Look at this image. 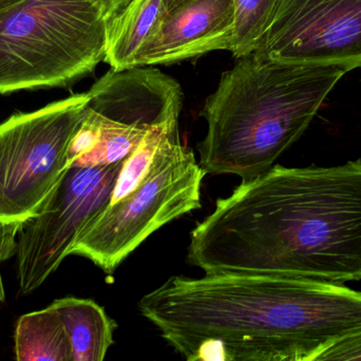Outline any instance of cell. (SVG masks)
Returning <instances> with one entry per match:
<instances>
[{"mask_svg":"<svg viewBox=\"0 0 361 361\" xmlns=\"http://www.w3.org/2000/svg\"><path fill=\"white\" fill-rule=\"evenodd\" d=\"M187 259L205 273L360 281L361 159L242 180L193 229Z\"/></svg>","mask_w":361,"mask_h":361,"instance_id":"cell-1","label":"cell"},{"mask_svg":"<svg viewBox=\"0 0 361 361\" xmlns=\"http://www.w3.org/2000/svg\"><path fill=\"white\" fill-rule=\"evenodd\" d=\"M137 307L189 361H316L361 331V292L305 278L175 276Z\"/></svg>","mask_w":361,"mask_h":361,"instance_id":"cell-2","label":"cell"},{"mask_svg":"<svg viewBox=\"0 0 361 361\" xmlns=\"http://www.w3.org/2000/svg\"><path fill=\"white\" fill-rule=\"evenodd\" d=\"M223 72L206 99L197 144L206 174L250 179L267 172L307 131L347 70L255 54Z\"/></svg>","mask_w":361,"mask_h":361,"instance_id":"cell-3","label":"cell"},{"mask_svg":"<svg viewBox=\"0 0 361 361\" xmlns=\"http://www.w3.org/2000/svg\"><path fill=\"white\" fill-rule=\"evenodd\" d=\"M108 23L90 0H21L0 11V95L66 87L107 50Z\"/></svg>","mask_w":361,"mask_h":361,"instance_id":"cell-4","label":"cell"},{"mask_svg":"<svg viewBox=\"0 0 361 361\" xmlns=\"http://www.w3.org/2000/svg\"><path fill=\"white\" fill-rule=\"evenodd\" d=\"M205 175L193 150L183 144L180 129L173 131L143 179L86 227L71 254L88 259L111 275L150 235L202 207Z\"/></svg>","mask_w":361,"mask_h":361,"instance_id":"cell-5","label":"cell"},{"mask_svg":"<svg viewBox=\"0 0 361 361\" xmlns=\"http://www.w3.org/2000/svg\"><path fill=\"white\" fill-rule=\"evenodd\" d=\"M89 101L68 150V167H101L126 159L148 131L179 120L182 87L149 66L111 69L87 91Z\"/></svg>","mask_w":361,"mask_h":361,"instance_id":"cell-6","label":"cell"},{"mask_svg":"<svg viewBox=\"0 0 361 361\" xmlns=\"http://www.w3.org/2000/svg\"><path fill=\"white\" fill-rule=\"evenodd\" d=\"M88 101V93H78L0 123L1 222L31 218L59 184Z\"/></svg>","mask_w":361,"mask_h":361,"instance_id":"cell-7","label":"cell"},{"mask_svg":"<svg viewBox=\"0 0 361 361\" xmlns=\"http://www.w3.org/2000/svg\"><path fill=\"white\" fill-rule=\"evenodd\" d=\"M124 160L68 167L38 211L21 223L15 252L21 295L35 292L57 271L82 231L109 206Z\"/></svg>","mask_w":361,"mask_h":361,"instance_id":"cell-8","label":"cell"},{"mask_svg":"<svg viewBox=\"0 0 361 361\" xmlns=\"http://www.w3.org/2000/svg\"><path fill=\"white\" fill-rule=\"evenodd\" d=\"M252 54L347 71L361 68V0H277Z\"/></svg>","mask_w":361,"mask_h":361,"instance_id":"cell-9","label":"cell"},{"mask_svg":"<svg viewBox=\"0 0 361 361\" xmlns=\"http://www.w3.org/2000/svg\"><path fill=\"white\" fill-rule=\"evenodd\" d=\"M233 21V0H162L158 21L137 52L135 67L229 51Z\"/></svg>","mask_w":361,"mask_h":361,"instance_id":"cell-10","label":"cell"},{"mask_svg":"<svg viewBox=\"0 0 361 361\" xmlns=\"http://www.w3.org/2000/svg\"><path fill=\"white\" fill-rule=\"evenodd\" d=\"M69 336L72 361H102L114 343L116 321L89 299L63 298L52 303Z\"/></svg>","mask_w":361,"mask_h":361,"instance_id":"cell-11","label":"cell"},{"mask_svg":"<svg viewBox=\"0 0 361 361\" xmlns=\"http://www.w3.org/2000/svg\"><path fill=\"white\" fill-rule=\"evenodd\" d=\"M14 341L15 358L18 361H72L69 336L52 304L21 316Z\"/></svg>","mask_w":361,"mask_h":361,"instance_id":"cell-12","label":"cell"},{"mask_svg":"<svg viewBox=\"0 0 361 361\" xmlns=\"http://www.w3.org/2000/svg\"><path fill=\"white\" fill-rule=\"evenodd\" d=\"M162 0H131L108 25L104 61L114 70L135 67L137 52L145 44L160 15Z\"/></svg>","mask_w":361,"mask_h":361,"instance_id":"cell-13","label":"cell"},{"mask_svg":"<svg viewBox=\"0 0 361 361\" xmlns=\"http://www.w3.org/2000/svg\"><path fill=\"white\" fill-rule=\"evenodd\" d=\"M277 0H233L235 21L231 54L235 59L252 54L267 29Z\"/></svg>","mask_w":361,"mask_h":361,"instance_id":"cell-14","label":"cell"},{"mask_svg":"<svg viewBox=\"0 0 361 361\" xmlns=\"http://www.w3.org/2000/svg\"><path fill=\"white\" fill-rule=\"evenodd\" d=\"M177 129H179V120L159 125L148 131L139 146L125 159L110 203L120 201L140 184L164 140Z\"/></svg>","mask_w":361,"mask_h":361,"instance_id":"cell-15","label":"cell"},{"mask_svg":"<svg viewBox=\"0 0 361 361\" xmlns=\"http://www.w3.org/2000/svg\"><path fill=\"white\" fill-rule=\"evenodd\" d=\"M361 360V331L335 343L316 361Z\"/></svg>","mask_w":361,"mask_h":361,"instance_id":"cell-16","label":"cell"},{"mask_svg":"<svg viewBox=\"0 0 361 361\" xmlns=\"http://www.w3.org/2000/svg\"><path fill=\"white\" fill-rule=\"evenodd\" d=\"M21 223H6L0 220V303L6 299L4 281H2L1 265L16 252L17 235Z\"/></svg>","mask_w":361,"mask_h":361,"instance_id":"cell-17","label":"cell"},{"mask_svg":"<svg viewBox=\"0 0 361 361\" xmlns=\"http://www.w3.org/2000/svg\"><path fill=\"white\" fill-rule=\"evenodd\" d=\"M90 1L101 8L109 25L126 8L131 0H90Z\"/></svg>","mask_w":361,"mask_h":361,"instance_id":"cell-18","label":"cell"},{"mask_svg":"<svg viewBox=\"0 0 361 361\" xmlns=\"http://www.w3.org/2000/svg\"><path fill=\"white\" fill-rule=\"evenodd\" d=\"M19 1H21V0H0V11L8 8V6H13V4H17Z\"/></svg>","mask_w":361,"mask_h":361,"instance_id":"cell-19","label":"cell"}]
</instances>
